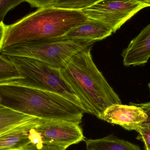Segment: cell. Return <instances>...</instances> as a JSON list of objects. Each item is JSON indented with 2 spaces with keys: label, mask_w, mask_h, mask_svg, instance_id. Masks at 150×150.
Masks as SVG:
<instances>
[{
  "label": "cell",
  "mask_w": 150,
  "mask_h": 150,
  "mask_svg": "<svg viewBox=\"0 0 150 150\" xmlns=\"http://www.w3.org/2000/svg\"><path fill=\"white\" fill-rule=\"evenodd\" d=\"M91 50L90 47L75 54L60 71L80 100L85 112L98 118L108 108L122 102L93 62Z\"/></svg>",
  "instance_id": "6da1fadb"
},
{
  "label": "cell",
  "mask_w": 150,
  "mask_h": 150,
  "mask_svg": "<svg viewBox=\"0 0 150 150\" xmlns=\"http://www.w3.org/2000/svg\"><path fill=\"white\" fill-rule=\"evenodd\" d=\"M0 105L39 119L78 124L85 113L59 94L13 83L0 84Z\"/></svg>",
  "instance_id": "7a4b0ae2"
},
{
  "label": "cell",
  "mask_w": 150,
  "mask_h": 150,
  "mask_svg": "<svg viewBox=\"0 0 150 150\" xmlns=\"http://www.w3.org/2000/svg\"><path fill=\"white\" fill-rule=\"evenodd\" d=\"M88 18L81 11L47 6L6 25L1 50L18 44L59 38Z\"/></svg>",
  "instance_id": "3957f363"
},
{
  "label": "cell",
  "mask_w": 150,
  "mask_h": 150,
  "mask_svg": "<svg viewBox=\"0 0 150 150\" xmlns=\"http://www.w3.org/2000/svg\"><path fill=\"white\" fill-rule=\"evenodd\" d=\"M5 56L16 66L22 77V78L9 83L57 93L72 101L84 111L80 100L62 76L60 69L32 58Z\"/></svg>",
  "instance_id": "277c9868"
},
{
  "label": "cell",
  "mask_w": 150,
  "mask_h": 150,
  "mask_svg": "<svg viewBox=\"0 0 150 150\" xmlns=\"http://www.w3.org/2000/svg\"><path fill=\"white\" fill-rule=\"evenodd\" d=\"M95 42L59 37L13 45L1 50L0 54L36 59L60 69L71 56Z\"/></svg>",
  "instance_id": "5b68a950"
},
{
  "label": "cell",
  "mask_w": 150,
  "mask_h": 150,
  "mask_svg": "<svg viewBox=\"0 0 150 150\" xmlns=\"http://www.w3.org/2000/svg\"><path fill=\"white\" fill-rule=\"evenodd\" d=\"M30 144L56 146L66 150L73 144L84 140L79 124L70 122L40 119L29 129Z\"/></svg>",
  "instance_id": "8992f818"
},
{
  "label": "cell",
  "mask_w": 150,
  "mask_h": 150,
  "mask_svg": "<svg viewBox=\"0 0 150 150\" xmlns=\"http://www.w3.org/2000/svg\"><path fill=\"white\" fill-rule=\"evenodd\" d=\"M147 7L138 0H101L81 11L89 19L99 21L115 33L137 12Z\"/></svg>",
  "instance_id": "52a82bcc"
},
{
  "label": "cell",
  "mask_w": 150,
  "mask_h": 150,
  "mask_svg": "<svg viewBox=\"0 0 150 150\" xmlns=\"http://www.w3.org/2000/svg\"><path fill=\"white\" fill-rule=\"evenodd\" d=\"M98 118L108 123L118 125L129 131L136 130L147 119L141 107L117 104L108 108Z\"/></svg>",
  "instance_id": "ba28073f"
},
{
  "label": "cell",
  "mask_w": 150,
  "mask_h": 150,
  "mask_svg": "<svg viewBox=\"0 0 150 150\" xmlns=\"http://www.w3.org/2000/svg\"><path fill=\"white\" fill-rule=\"evenodd\" d=\"M126 67L144 65L150 57V24L130 42L122 54Z\"/></svg>",
  "instance_id": "9c48e42d"
},
{
  "label": "cell",
  "mask_w": 150,
  "mask_h": 150,
  "mask_svg": "<svg viewBox=\"0 0 150 150\" xmlns=\"http://www.w3.org/2000/svg\"><path fill=\"white\" fill-rule=\"evenodd\" d=\"M112 29L99 21L89 19L83 23L73 28L63 37L73 39L96 41L102 40L112 35Z\"/></svg>",
  "instance_id": "30bf717a"
},
{
  "label": "cell",
  "mask_w": 150,
  "mask_h": 150,
  "mask_svg": "<svg viewBox=\"0 0 150 150\" xmlns=\"http://www.w3.org/2000/svg\"><path fill=\"white\" fill-rule=\"evenodd\" d=\"M40 119L16 128L0 136V150H24L30 144L28 130L36 126Z\"/></svg>",
  "instance_id": "8fae6325"
},
{
  "label": "cell",
  "mask_w": 150,
  "mask_h": 150,
  "mask_svg": "<svg viewBox=\"0 0 150 150\" xmlns=\"http://www.w3.org/2000/svg\"><path fill=\"white\" fill-rule=\"evenodd\" d=\"M86 150H141L137 145L113 135L97 139L85 140Z\"/></svg>",
  "instance_id": "7c38bea8"
},
{
  "label": "cell",
  "mask_w": 150,
  "mask_h": 150,
  "mask_svg": "<svg viewBox=\"0 0 150 150\" xmlns=\"http://www.w3.org/2000/svg\"><path fill=\"white\" fill-rule=\"evenodd\" d=\"M36 118L0 105V136Z\"/></svg>",
  "instance_id": "4fadbf2b"
},
{
  "label": "cell",
  "mask_w": 150,
  "mask_h": 150,
  "mask_svg": "<svg viewBox=\"0 0 150 150\" xmlns=\"http://www.w3.org/2000/svg\"><path fill=\"white\" fill-rule=\"evenodd\" d=\"M21 78L22 77L13 62L0 54V84L9 83Z\"/></svg>",
  "instance_id": "5bb4252c"
},
{
  "label": "cell",
  "mask_w": 150,
  "mask_h": 150,
  "mask_svg": "<svg viewBox=\"0 0 150 150\" xmlns=\"http://www.w3.org/2000/svg\"><path fill=\"white\" fill-rule=\"evenodd\" d=\"M101 0H54L52 6L59 8L82 11Z\"/></svg>",
  "instance_id": "9a60e30c"
},
{
  "label": "cell",
  "mask_w": 150,
  "mask_h": 150,
  "mask_svg": "<svg viewBox=\"0 0 150 150\" xmlns=\"http://www.w3.org/2000/svg\"><path fill=\"white\" fill-rule=\"evenodd\" d=\"M24 1V0H0V23L3 22L10 10Z\"/></svg>",
  "instance_id": "2e32d148"
},
{
  "label": "cell",
  "mask_w": 150,
  "mask_h": 150,
  "mask_svg": "<svg viewBox=\"0 0 150 150\" xmlns=\"http://www.w3.org/2000/svg\"><path fill=\"white\" fill-rule=\"evenodd\" d=\"M136 131L138 133L137 139L144 143L146 150H150V128L139 127Z\"/></svg>",
  "instance_id": "e0dca14e"
},
{
  "label": "cell",
  "mask_w": 150,
  "mask_h": 150,
  "mask_svg": "<svg viewBox=\"0 0 150 150\" xmlns=\"http://www.w3.org/2000/svg\"><path fill=\"white\" fill-rule=\"evenodd\" d=\"M130 104L141 107L147 115L146 120L141 124L140 127L150 128V102L142 104H137L132 103Z\"/></svg>",
  "instance_id": "ac0fdd59"
},
{
  "label": "cell",
  "mask_w": 150,
  "mask_h": 150,
  "mask_svg": "<svg viewBox=\"0 0 150 150\" xmlns=\"http://www.w3.org/2000/svg\"><path fill=\"white\" fill-rule=\"evenodd\" d=\"M31 6L35 8H41L51 6L54 0H24Z\"/></svg>",
  "instance_id": "d6986e66"
},
{
  "label": "cell",
  "mask_w": 150,
  "mask_h": 150,
  "mask_svg": "<svg viewBox=\"0 0 150 150\" xmlns=\"http://www.w3.org/2000/svg\"><path fill=\"white\" fill-rule=\"evenodd\" d=\"M24 150H66L65 149L56 146L47 145H34L30 144Z\"/></svg>",
  "instance_id": "ffe728a7"
},
{
  "label": "cell",
  "mask_w": 150,
  "mask_h": 150,
  "mask_svg": "<svg viewBox=\"0 0 150 150\" xmlns=\"http://www.w3.org/2000/svg\"><path fill=\"white\" fill-rule=\"evenodd\" d=\"M5 27L6 25H4L3 22L0 23V52L1 50L3 41L5 33Z\"/></svg>",
  "instance_id": "44dd1931"
},
{
  "label": "cell",
  "mask_w": 150,
  "mask_h": 150,
  "mask_svg": "<svg viewBox=\"0 0 150 150\" xmlns=\"http://www.w3.org/2000/svg\"><path fill=\"white\" fill-rule=\"evenodd\" d=\"M138 1L142 3L146 4L147 7H150V0H138Z\"/></svg>",
  "instance_id": "7402d4cb"
},
{
  "label": "cell",
  "mask_w": 150,
  "mask_h": 150,
  "mask_svg": "<svg viewBox=\"0 0 150 150\" xmlns=\"http://www.w3.org/2000/svg\"><path fill=\"white\" fill-rule=\"evenodd\" d=\"M149 89H150V83L149 84Z\"/></svg>",
  "instance_id": "603a6c76"
}]
</instances>
